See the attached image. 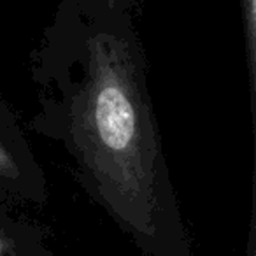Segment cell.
I'll use <instances>...</instances> for the list:
<instances>
[{
  "mask_svg": "<svg viewBox=\"0 0 256 256\" xmlns=\"http://www.w3.org/2000/svg\"><path fill=\"white\" fill-rule=\"evenodd\" d=\"M36 81L30 128L65 151L90 200L144 256H195L136 40L93 30Z\"/></svg>",
  "mask_w": 256,
  "mask_h": 256,
  "instance_id": "6da1fadb",
  "label": "cell"
},
{
  "mask_svg": "<svg viewBox=\"0 0 256 256\" xmlns=\"http://www.w3.org/2000/svg\"><path fill=\"white\" fill-rule=\"evenodd\" d=\"M0 256H58L46 232L32 221L0 207Z\"/></svg>",
  "mask_w": 256,
  "mask_h": 256,
  "instance_id": "3957f363",
  "label": "cell"
},
{
  "mask_svg": "<svg viewBox=\"0 0 256 256\" xmlns=\"http://www.w3.org/2000/svg\"><path fill=\"white\" fill-rule=\"evenodd\" d=\"M0 198L11 210L42 207L50 182L18 114L0 96Z\"/></svg>",
  "mask_w": 256,
  "mask_h": 256,
  "instance_id": "7a4b0ae2",
  "label": "cell"
}]
</instances>
